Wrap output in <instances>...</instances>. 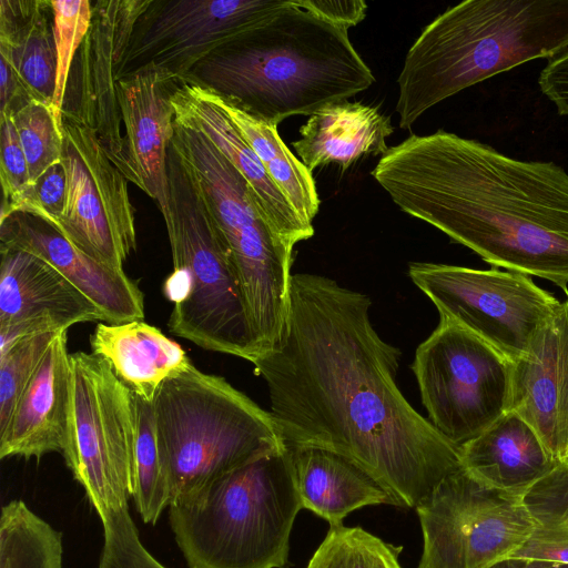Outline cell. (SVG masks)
Here are the masks:
<instances>
[{
  "instance_id": "cell-36",
  "label": "cell",
  "mask_w": 568,
  "mask_h": 568,
  "mask_svg": "<svg viewBox=\"0 0 568 568\" xmlns=\"http://www.w3.org/2000/svg\"><path fill=\"white\" fill-rule=\"evenodd\" d=\"M65 200L67 174L61 161L30 184L16 203L1 210L0 220L13 213H24L53 226L64 210Z\"/></svg>"
},
{
  "instance_id": "cell-33",
  "label": "cell",
  "mask_w": 568,
  "mask_h": 568,
  "mask_svg": "<svg viewBox=\"0 0 568 568\" xmlns=\"http://www.w3.org/2000/svg\"><path fill=\"white\" fill-rule=\"evenodd\" d=\"M57 51V78L53 108L63 114L64 97L70 69L78 48L81 47L91 24L93 1L50 0Z\"/></svg>"
},
{
  "instance_id": "cell-20",
  "label": "cell",
  "mask_w": 568,
  "mask_h": 568,
  "mask_svg": "<svg viewBox=\"0 0 568 568\" xmlns=\"http://www.w3.org/2000/svg\"><path fill=\"white\" fill-rule=\"evenodd\" d=\"M71 354L67 331H61L48 348L12 416L0 433V458L37 457L63 453L71 407Z\"/></svg>"
},
{
  "instance_id": "cell-39",
  "label": "cell",
  "mask_w": 568,
  "mask_h": 568,
  "mask_svg": "<svg viewBox=\"0 0 568 568\" xmlns=\"http://www.w3.org/2000/svg\"><path fill=\"white\" fill-rule=\"evenodd\" d=\"M538 84L557 112L568 115V50L549 60L538 77Z\"/></svg>"
},
{
  "instance_id": "cell-31",
  "label": "cell",
  "mask_w": 568,
  "mask_h": 568,
  "mask_svg": "<svg viewBox=\"0 0 568 568\" xmlns=\"http://www.w3.org/2000/svg\"><path fill=\"white\" fill-rule=\"evenodd\" d=\"M306 568H402L398 549L361 527L333 525Z\"/></svg>"
},
{
  "instance_id": "cell-9",
  "label": "cell",
  "mask_w": 568,
  "mask_h": 568,
  "mask_svg": "<svg viewBox=\"0 0 568 568\" xmlns=\"http://www.w3.org/2000/svg\"><path fill=\"white\" fill-rule=\"evenodd\" d=\"M71 407L62 453L99 517L128 507L135 443L132 392L93 353L71 354Z\"/></svg>"
},
{
  "instance_id": "cell-4",
  "label": "cell",
  "mask_w": 568,
  "mask_h": 568,
  "mask_svg": "<svg viewBox=\"0 0 568 568\" xmlns=\"http://www.w3.org/2000/svg\"><path fill=\"white\" fill-rule=\"evenodd\" d=\"M568 50V0H467L437 16L409 48L396 112L409 129L440 101L498 73Z\"/></svg>"
},
{
  "instance_id": "cell-11",
  "label": "cell",
  "mask_w": 568,
  "mask_h": 568,
  "mask_svg": "<svg viewBox=\"0 0 568 568\" xmlns=\"http://www.w3.org/2000/svg\"><path fill=\"white\" fill-rule=\"evenodd\" d=\"M408 275L444 316L511 363L525 357L560 302L529 275L414 262Z\"/></svg>"
},
{
  "instance_id": "cell-24",
  "label": "cell",
  "mask_w": 568,
  "mask_h": 568,
  "mask_svg": "<svg viewBox=\"0 0 568 568\" xmlns=\"http://www.w3.org/2000/svg\"><path fill=\"white\" fill-rule=\"evenodd\" d=\"M393 131L377 106L342 100L310 115L292 145L310 172L329 163L347 169L362 156H383Z\"/></svg>"
},
{
  "instance_id": "cell-14",
  "label": "cell",
  "mask_w": 568,
  "mask_h": 568,
  "mask_svg": "<svg viewBox=\"0 0 568 568\" xmlns=\"http://www.w3.org/2000/svg\"><path fill=\"white\" fill-rule=\"evenodd\" d=\"M285 0H153L140 18L121 79L143 67L185 77ZM120 79V80H121Z\"/></svg>"
},
{
  "instance_id": "cell-13",
  "label": "cell",
  "mask_w": 568,
  "mask_h": 568,
  "mask_svg": "<svg viewBox=\"0 0 568 568\" xmlns=\"http://www.w3.org/2000/svg\"><path fill=\"white\" fill-rule=\"evenodd\" d=\"M64 210L52 226L93 261L123 271L136 248L134 209L125 175L108 156L95 132L63 111Z\"/></svg>"
},
{
  "instance_id": "cell-5",
  "label": "cell",
  "mask_w": 568,
  "mask_h": 568,
  "mask_svg": "<svg viewBox=\"0 0 568 568\" xmlns=\"http://www.w3.org/2000/svg\"><path fill=\"white\" fill-rule=\"evenodd\" d=\"M302 508L284 442L170 506L169 519L189 568H285Z\"/></svg>"
},
{
  "instance_id": "cell-30",
  "label": "cell",
  "mask_w": 568,
  "mask_h": 568,
  "mask_svg": "<svg viewBox=\"0 0 568 568\" xmlns=\"http://www.w3.org/2000/svg\"><path fill=\"white\" fill-rule=\"evenodd\" d=\"M132 407L135 443L131 497L143 521L155 525L171 497L160 462L153 402L132 393Z\"/></svg>"
},
{
  "instance_id": "cell-34",
  "label": "cell",
  "mask_w": 568,
  "mask_h": 568,
  "mask_svg": "<svg viewBox=\"0 0 568 568\" xmlns=\"http://www.w3.org/2000/svg\"><path fill=\"white\" fill-rule=\"evenodd\" d=\"M60 332L28 336L0 354V433L6 429L21 394Z\"/></svg>"
},
{
  "instance_id": "cell-41",
  "label": "cell",
  "mask_w": 568,
  "mask_h": 568,
  "mask_svg": "<svg viewBox=\"0 0 568 568\" xmlns=\"http://www.w3.org/2000/svg\"><path fill=\"white\" fill-rule=\"evenodd\" d=\"M489 568H526V560L519 558H507Z\"/></svg>"
},
{
  "instance_id": "cell-22",
  "label": "cell",
  "mask_w": 568,
  "mask_h": 568,
  "mask_svg": "<svg viewBox=\"0 0 568 568\" xmlns=\"http://www.w3.org/2000/svg\"><path fill=\"white\" fill-rule=\"evenodd\" d=\"M460 448L463 468L493 488L523 496L559 462L517 412L508 410Z\"/></svg>"
},
{
  "instance_id": "cell-15",
  "label": "cell",
  "mask_w": 568,
  "mask_h": 568,
  "mask_svg": "<svg viewBox=\"0 0 568 568\" xmlns=\"http://www.w3.org/2000/svg\"><path fill=\"white\" fill-rule=\"evenodd\" d=\"M153 0L93 2L89 31L80 47L79 102L72 112L92 129L110 160L138 186L122 134L118 83L135 27Z\"/></svg>"
},
{
  "instance_id": "cell-10",
  "label": "cell",
  "mask_w": 568,
  "mask_h": 568,
  "mask_svg": "<svg viewBox=\"0 0 568 568\" xmlns=\"http://www.w3.org/2000/svg\"><path fill=\"white\" fill-rule=\"evenodd\" d=\"M412 368L428 420L457 447L510 410L511 362L444 316L417 347Z\"/></svg>"
},
{
  "instance_id": "cell-40",
  "label": "cell",
  "mask_w": 568,
  "mask_h": 568,
  "mask_svg": "<svg viewBox=\"0 0 568 568\" xmlns=\"http://www.w3.org/2000/svg\"><path fill=\"white\" fill-rule=\"evenodd\" d=\"M526 568H568V562L548 560H526Z\"/></svg>"
},
{
  "instance_id": "cell-12",
  "label": "cell",
  "mask_w": 568,
  "mask_h": 568,
  "mask_svg": "<svg viewBox=\"0 0 568 568\" xmlns=\"http://www.w3.org/2000/svg\"><path fill=\"white\" fill-rule=\"evenodd\" d=\"M415 509L423 532L417 568H489L511 558L531 531L521 496L487 486L464 468Z\"/></svg>"
},
{
  "instance_id": "cell-7",
  "label": "cell",
  "mask_w": 568,
  "mask_h": 568,
  "mask_svg": "<svg viewBox=\"0 0 568 568\" xmlns=\"http://www.w3.org/2000/svg\"><path fill=\"white\" fill-rule=\"evenodd\" d=\"M153 408L170 506L284 443L270 412L193 364L160 386Z\"/></svg>"
},
{
  "instance_id": "cell-23",
  "label": "cell",
  "mask_w": 568,
  "mask_h": 568,
  "mask_svg": "<svg viewBox=\"0 0 568 568\" xmlns=\"http://www.w3.org/2000/svg\"><path fill=\"white\" fill-rule=\"evenodd\" d=\"M90 345L91 353L105 359L128 389L148 402H153L168 378L192 365L176 342L143 320L98 324Z\"/></svg>"
},
{
  "instance_id": "cell-38",
  "label": "cell",
  "mask_w": 568,
  "mask_h": 568,
  "mask_svg": "<svg viewBox=\"0 0 568 568\" xmlns=\"http://www.w3.org/2000/svg\"><path fill=\"white\" fill-rule=\"evenodd\" d=\"M297 3L315 16L349 29L366 17L367 3L363 0H297Z\"/></svg>"
},
{
  "instance_id": "cell-27",
  "label": "cell",
  "mask_w": 568,
  "mask_h": 568,
  "mask_svg": "<svg viewBox=\"0 0 568 568\" xmlns=\"http://www.w3.org/2000/svg\"><path fill=\"white\" fill-rule=\"evenodd\" d=\"M213 94L256 153L274 184L301 219L312 224L320 207L315 180L312 172L283 142L277 125L254 116L215 91Z\"/></svg>"
},
{
  "instance_id": "cell-17",
  "label": "cell",
  "mask_w": 568,
  "mask_h": 568,
  "mask_svg": "<svg viewBox=\"0 0 568 568\" xmlns=\"http://www.w3.org/2000/svg\"><path fill=\"white\" fill-rule=\"evenodd\" d=\"M510 409L532 426L555 459L568 458V298L528 354L511 363Z\"/></svg>"
},
{
  "instance_id": "cell-21",
  "label": "cell",
  "mask_w": 568,
  "mask_h": 568,
  "mask_svg": "<svg viewBox=\"0 0 568 568\" xmlns=\"http://www.w3.org/2000/svg\"><path fill=\"white\" fill-rule=\"evenodd\" d=\"M0 253V326L47 318L68 329L105 321L100 308L44 260L6 244Z\"/></svg>"
},
{
  "instance_id": "cell-18",
  "label": "cell",
  "mask_w": 568,
  "mask_h": 568,
  "mask_svg": "<svg viewBox=\"0 0 568 568\" xmlns=\"http://www.w3.org/2000/svg\"><path fill=\"white\" fill-rule=\"evenodd\" d=\"M0 240L48 262L100 308L105 322L144 318V295L124 270L93 261L42 220L24 213L1 219Z\"/></svg>"
},
{
  "instance_id": "cell-2",
  "label": "cell",
  "mask_w": 568,
  "mask_h": 568,
  "mask_svg": "<svg viewBox=\"0 0 568 568\" xmlns=\"http://www.w3.org/2000/svg\"><path fill=\"white\" fill-rule=\"evenodd\" d=\"M405 213L494 267L552 282L568 295V173L438 130L388 148L372 171Z\"/></svg>"
},
{
  "instance_id": "cell-16",
  "label": "cell",
  "mask_w": 568,
  "mask_h": 568,
  "mask_svg": "<svg viewBox=\"0 0 568 568\" xmlns=\"http://www.w3.org/2000/svg\"><path fill=\"white\" fill-rule=\"evenodd\" d=\"M171 102L174 119L204 134L241 173L270 225L288 246L293 248L296 243L313 236V224L301 219L274 184L210 88L192 74L181 77L174 84Z\"/></svg>"
},
{
  "instance_id": "cell-26",
  "label": "cell",
  "mask_w": 568,
  "mask_h": 568,
  "mask_svg": "<svg viewBox=\"0 0 568 568\" xmlns=\"http://www.w3.org/2000/svg\"><path fill=\"white\" fill-rule=\"evenodd\" d=\"M0 59L26 101L53 106L57 51L50 0H0Z\"/></svg>"
},
{
  "instance_id": "cell-35",
  "label": "cell",
  "mask_w": 568,
  "mask_h": 568,
  "mask_svg": "<svg viewBox=\"0 0 568 568\" xmlns=\"http://www.w3.org/2000/svg\"><path fill=\"white\" fill-rule=\"evenodd\" d=\"M100 519L104 542L99 568H166L143 546L128 507Z\"/></svg>"
},
{
  "instance_id": "cell-6",
  "label": "cell",
  "mask_w": 568,
  "mask_h": 568,
  "mask_svg": "<svg viewBox=\"0 0 568 568\" xmlns=\"http://www.w3.org/2000/svg\"><path fill=\"white\" fill-rule=\"evenodd\" d=\"M164 217L174 272L164 292L173 303L171 333L253 363L261 351L226 244L202 192L172 141L166 156Z\"/></svg>"
},
{
  "instance_id": "cell-29",
  "label": "cell",
  "mask_w": 568,
  "mask_h": 568,
  "mask_svg": "<svg viewBox=\"0 0 568 568\" xmlns=\"http://www.w3.org/2000/svg\"><path fill=\"white\" fill-rule=\"evenodd\" d=\"M62 534L22 500L1 508L0 568H62Z\"/></svg>"
},
{
  "instance_id": "cell-25",
  "label": "cell",
  "mask_w": 568,
  "mask_h": 568,
  "mask_svg": "<svg viewBox=\"0 0 568 568\" xmlns=\"http://www.w3.org/2000/svg\"><path fill=\"white\" fill-rule=\"evenodd\" d=\"M287 446L302 507L331 526L365 506H395L387 490L349 459L320 447Z\"/></svg>"
},
{
  "instance_id": "cell-3",
  "label": "cell",
  "mask_w": 568,
  "mask_h": 568,
  "mask_svg": "<svg viewBox=\"0 0 568 568\" xmlns=\"http://www.w3.org/2000/svg\"><path fill=\"white\" fill-rule=\"evenodd\" d=\"M196 80L244 111L278 125L347 100L374 82L348 29L333 24L297 0L253 24L236 42L202 61Z\"/></svg>"
},
{
  "instance_id": "cell-1",
  "label": "cell",
  "mask_w": 568,
  "mask_h": 568,
  "mask_svg": "<svg viewBox=\"0 0 568 568\" xmlns=\"http://www.w3.org/2000/svg\"><path fill=\"white\" fill-rule=\"evenodd\" d=\"M369 308L366 294L335 280L293 274L283 335L252 364L286 444L334 452L372 476L395 506L416 508L463 468L460 448L399 390L400 351L375 331Z\"/></svg>"
},
{
  "instance_id": "cell-28",
  "label": "cell",
  "mask_w": 568,
  "mask_h": 568,
  "mask_svg": "<svg viewBox=\"0 0 568 568\" xmlns=\"http://www.w3.org/2000/svg\"><path fill=\"white\" fill-rule=\"evenodd\" d=\"M521 500L531 531L511 558L568 562V458L530 486Z\"/></svg>"
},
{
  "instance_id": "cell-32",
  "label": "cell",
  "mask_w": 568,
  "mask_h": 568,
  "mask_svg": "<svg viewBox=\"0 0 568 568\" xmlns=\"http://www.w3.org/2000/svg\"><path fill=\"white\" fill-rule=\"evenodd\" d=\"M10 113L27 158L32 184L62 160L63 114H59L51 104L37 101H26Z\"/></svg>"
},
{
  "instance_id": "cell-19",
  "label": "cell",
  "mask_w": 568,
  "mask_h": 568,
  "mask_svg": "<svg viewBox=\"0 0 568 568\" xmlns=\"http://www.w3.org/2000/svg\"><path fill=\"white\" fill-rule=\"evenodd\" d=\"M179 77L143 67L118 83L124 139L138 187L153 199L163 219L169 212L166 156L174 134L171 102Z\"/></svg>"
},
{
  "instance_id": "cell-8",
  "label": "cell",
  "mask_w": 568,
  "mask_h": 568,
  "mask_svg": "<svg viewBox=\"0 0 568 568\" xmlns=\"http://www.w3.org/2000/svg\"><path fill=\"white\" fill-rule=\"evenodd\" d=\"M172 143L226 244L261 354L280 342L290 310L293 248L272 229L241 173L196 129L173 118Z\"/></svg>"
},
{
  "instance_id": "cell-37",
  "label": "cell",
  "mask_w": 568,
  "mask_h": 568,
  "mask_svg": "<svg viewBox=\"0 0 568 568\" xmlns=\"http://www.w3.org/2000/svg\"><path fill=\"white\" fill-rule=\"evenodd\" d=\"M0 179L2 209L18 201L30 185L29 168L11 113L0 114Z\"/></svg>"
}]
</instances>
